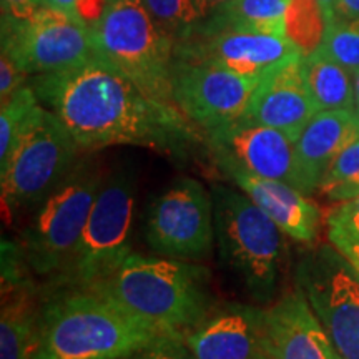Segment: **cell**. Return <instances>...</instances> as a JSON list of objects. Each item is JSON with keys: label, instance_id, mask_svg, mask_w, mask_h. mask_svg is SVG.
<instances>
[{"label": "cell", "instance_id": "cell-1", "mask_svg": "<svg viewBox=\"0 0 359 359\" xmlns=\"http://www.w3.org/2000/svg\"><path fill=\"white\" fill-rule=\"evenodd\" d=\"M29 85L82 150L135 145L182 156L198 140L177 107L147 95L98 53L75 69L30 77Z\"/></svg>", "mask_w": 359, "mask_h": 359}, {"label": "cell", "instance_id": "cell-2", "mask_svg": "<svg viewBox=\"0 0 359 359\" xmlns=\"http://www.w3.org/2000/svg\"><path fill=\"white\" fill-rule=\"evenodd\" d=\"M88 291L110 299L160 334L185 336L212 311L203 266L132 253Z\"/></svg>", "mask_w": 359, "mask_h": 359}, {"label": "cell", "instance_id": "cell-3", "mask_svg": "<svg viewBox=\"0 0 359 359\" xmlns=\"http://www.w3.org/2000/svg\"><path fill=\"white\" fill-rule=\"evenodd\" d=\"M160 333L88 290L43 296L34 359H127Z\"/></svg>", "mask_w": 359, "mask_h": 359}, {"label": "cell", "instance_id": "cell-4", "mask_svg": "<svg viewBox=\"0 0 359 359\" xmlns=\"http://www.w3.org/2000/svg\"><path fill=\"white\" fill-rule=\"evenodd\" d=\"M219 262L251 299L269 303L280 276L283 231L243 190L212 187Z\"/></svg>", "mask_w": 359, "mask_h": 359}, {"label": "cell", "instance_id": "cell-5", "mask_svg": "<svg viewBox=\"0 0 359 359\" xmlns=\"http://www.w3.org/2000/svg\"><path fill=\"white\" fill-rule=\"evenodd\" d=\"M97 53L155 100L173 103L175 39L143 0H103L92 24Z\"/></svg>", "mask_w": 359, "mask_h": 359}, {"label": "cell", "instance_id": "cell-6", "mask_svg": "<svg viewBox=\"0 0 359 359\" xmlns=\"http://www.w3.org/2000/svg\"><path fill=\"white\" fill-rule=\"evenodd\" d=\"M102 173L79 161L69 177L42 200L22 231V250L35 275L55 280L65 271L103 183Z\"/></svg>", "mask_w": 359, "mask_h": 359}, {"label": "cell", "instance_id": "cell-7", "mask_svg": "<svg viewBox=\"0 0 359 359\" xmlns=\"http://www.w3.org/2000/svg\"><path fill=\"white\" fill-rule=\"evenodd\" d=\"M135 203L132 175L103 178L77 248L65 271L52 281V291L90 290L114 275L132 255Z\"/></svg>", "mask_w": 359, "mask_h": 359}, {"label": "cell", "instance_id": "cell-8", "mask_svg": "<svg viewBox=\"0 0 359 359\" xmlns=\"http://www.w3.org/2000/svg\"><path fill=\"white\" fill-rule=\"evenodd\" d=\"M82 148L62 120L40 105L8 163L0 170L2 205L12 215L32 210L79 165Z\"/></svg>", "mask_w": 359, "mask_h": 359}, {"label": "cell", "instance_id": "cell-9", "mask_svg": "<svg viewBox=\"0 0 359 359\" xmlns=\"http://www.w3.org/2000/svg\"><path fill=\"white\" fill-rule=\"evenodd\" d=\"M296 288L325 327L341 359H359V275L334 245L299 259Z\"/></svg>", "mask_w": 359, "mask_h": 359}, {"label": "cell", "instance_id": "cell-10", "mask_svg": "<svg viewBox=\"0 0 359 359\" xmlns=\"http://www.w3.org/2000/svg\"><path fill=\"white\" fill-rule=\"evenodd\" d=\"M0 39L29 77L75 69L97 53L92 27L47 6L24 20L2 17Z\"/></svg>", "mask_w": 359, "mask_h": 359}, {"label": "cell", "instance_id": "cell-11", "mask_svg": "<svg viewBox=\"0 0 359 359\" xmlns=\"http://www.w3.org/2000/svg\"><path fill=\"white\" fill-rule=\"evenodd\" d=\"M145 240L161 257L196 262L210 258L215 238L213 196L195 178H177L148 206Z\"/></svg>", "mask_w": 359, "mask_h": 359}, {"label": "cell", "instance_id": "cell-12", "mask_svg": "<svg viewBox=\"0 0 359 359\" xmlns=\"http://www.w3.org/2000/svg\"><path fill=\"white\" fill-rule=\"evenodd\" d=\"M205 143L224 175L280 180L303 191L296 163L294 142L280 130L241 118L205 132Z\"/></svg>", "mask_w": 359, "mask_h": 359}, {"label": "cell", "instance_id": "cell-13", "mask_svg": "<svg viewBox=\"0 0 359 359\" xmlns=\"http://www.w3.org/2000/svg\"><path fill=\"white\" fill-rule=\"evenodd\" d=\"M258 79L243 77L210 62L175 57L172 95L175 107L205 132L241 118Z\"/></svg>", "mask_w": 359, "mask_h": 359}, {"label": "cell", "instance_id": "cell-14", "mask_svg": "<svg viewBox=\"0 0 359 359\" xmlns=\"http://www.w3.org/2000/svg\"><path fill=\"white\" fill-rule=\"evenodd\" d=\"M294 53L302 52L286 35L245 30L193 29L187 37L175 42L177 58L210 62L243 77L258 80Z\"/></svg>", "mask_w": 359, "mask_h": 359}, {"label": "cell", "instance_id": "cell-15", "mask_svg": "<svg viewBox=\"0 0 359 359\" xmlns=\"http://www.w3.org/2000/svg\"><path fill=\"white\" fill-rule=\"evenodd\" d=\"M318 111L304 80L303 55L294 53L259 77L243 116L296 142Z\"/></svg>", "mask_w": 359, "mask_h": 359}, {"label": "cell", "instance_id": "cell-16", "mask_svg": "<svg viewBox=\"0 0 359 359\" xmlns=\"http://www.w3.org/2000/svg\"><path fill=\"white\" fill-rule=\"evenodd\" d=\"M196 359H264V309L226 303L185 336Z\"/></svg>", "mask_w": 359, "mask_h": 359}, {"label": "cell", "instance_id": "cell-17", "mask_svg": "<svg viewBox=\"0 0 359 359\" xmlns=\"http://www.w3.org/2000/svg\"><path fill=\"white\" fill-rule=\"evenodd\" d=\"M264 344L269 359H341L298 288L264 309Z\"/></svg>", "mask_w": 359, "mask_h": 359}, {"label": "cell", "instance_id": "cell-18", "mask_svg": "<svg viewBox=\"0 0 359 359\" xmlns=\"http://www.w3.org/2000/svg\"><path fill=\"white\" fill-rule=\"evenodd\" d=\"M359 138L354 110L318 111L294 142L296 163L304 195L318 191L323 177L341 151Z\"/></svg>", "mask_w": 359, "mask_h": 359}, {"label": "cell", "instance_id": "cell-19", "mask_svg": "<svg viewBox=\"0 0 359 359\" xmlns=\"http://www.w3.org/2000/svg\"><path fill=\"white\" fill-rule=\"evenodd\" d=\"M228 177L276 223L283 235L299 243H314L318 240L321 212L304 193L280 180L251 177L246 173H231Z\"/></svg>", "mask_w": 359, "mask_h": 359}, {"label": "cell", "instance_id": "cell-20", "mask_svg": "<svg viewBox=\"0 0 359 359\" xmlns=\"http://www.w3.org/2000/svg\"><path fill=\"white\" fill-rule=\"evenodd\" d=\"M43 299L29 280L2 286L0 359H34L39 346Z\"/></svg>", "mask_w": 359, "mask_h": 359}, {"label": "cell", "instance_id": "cell-21", "mask_svg": "<svg viewBox=\"0 0 359 359\" xmlns=\"http://www.w3.org/2000/svg\"><path fill=\"white\" fill-rule=\"evenodd\" d=\"M290 2L291 0H228L215 7L195 29L286 35L285 20Z\"/></svg>", "mask_w": 359, "mask_h": 359}, {"label": "cell", "instance_id": "cell-22", "mask_svg": "<svg viewBox=\"0 0 359 359\" xmlns=\"http://www.w3.org/2000/svg\"><path fill=\"white\" fill-rule=\"evenodd\" d=\"M303 74L318 110H354L353 74L321 48L303 57Z\"/></svg>", "mask_w": 359, "mask_h": 359}, {"label": "cell", "instance_id": "cell-23", "mask_svg": "<svg viewBox=\"0 0 359 359\" xmlns=\"http://www.w3.org/2000/svg\"><path fill=\"white\" fill-rule=\"evenodd\" d=\"M327 24V13L321 0H291L286 11V37L293 42L302 55H309L321 47Z\"/></svg>", "mask_w": 359, "mask_h": 359}, {"label": "cell", "instance_id": "cell-24", "mask_svg": "<svg viewBox=\"0 0 359 359\" xmlns=\"http://www.w3.org/2000/svg\"><path fill=\"white\" fill-rule=\"evenodd\" d=\"M42 103L29 83L17 90L0 110V170L11 160L20 137L29 127Z\"/></svg>", "mask_w": 359, "mask_h": 359}, {"label": "cell", "instance_id": "cell-25", "mask_svg": "<svg viewBox=\"0 0 359 359\" xmlns=\"http://www.w3.org/2000/svg\"><path fill=\"white\" fill-rule=\"evenodd\" d=\"M143 4L175 42L187 37L213 11L210 0H143Z\"/></svg>", "mask_w": 359, "mask_h": 359}, {"label": "cell", "instance_id": "cell-26", "mask_svg": "<svg viewBox=\"0 0 359 359\" xmlns=\"http://www.w3.org/2000/svg\"><path fill=\"white\" fill-rule=\"evenodd\" d=\"M318 191L331 201H349L359 195V138L344 148L323 177Z\"/></svg>", "mask_w": 359, "mask_h": 359}, {"label": "cell", "instance_id": "cell-27", "mask_svg": "<svg viewBox=\"0 0 359 359\" xmlns=\"http://www.w3.org/2000/svg\"><path fill=\"white\" fill-rule=\"evenodd\" d=\"M320 48L351 74L359 70V17L338 15L330 20Z\"/></svg>", "mask_w": 359, "mask_h": 359}, {"label": "cell", "instance_id": "cell-28", "mask_svg": "<svg viewBox=\"0 0 359 359\" xmlns=\"http://www.w3.org/2000/svg\"><path fill=\"white\" fill-rule=\"evenodd\" d=\"M127 359H196L185 343V338L160 334Z\"/></svg>", "mask_w": 359, "mask_h": 359}, {"label": "cell", "instance_id": "cell-29", "mask_svg": "<svg viewBox=\"0 0 359 359\" xmlns=\"http://www.w3.org/2000/svg\"><path fill=\"white\" fill-rule=\"evenodd\" d=\"M327 228L359 241V195L349 201H343L327 215Z\"/></svg>", "mask_w": 359, "mask_h": 359}, {"label": "cell", "instance_id": "cell-30", "mask_svg": "<svg viewBox=\"0 0 359 359\" xmlns=\"http://www.w3.org/2000/svg\"><path fill=\"white\" fill-rule=\"evenodd\" d=\"M29 75L6 52L0 55V102H6L17 90L29 83Z\"/></svg>", "mask_w": 359, "mask_h": 359}, {"label": "cell", "instance_id": "cell-31", "mask_svg": "<svg viewBox=\"0 0 359 359\" xmlns=\"http://www.w3.org/2000/svg\"><path fill=\"white\" fill-rule=\"evenodd\" d=\"M45 7V0H2V17L24 20Z\"/></svg>", "mask_w": 359, "mask_h": 359}, {"label": "cell", "instance_id": "cell-32", "mask_svg": "<svg viewBox=\"0 0 359 359\" xmlns=\"http://www.w3.org/2000/svg\"><path fill=\"white\" fill-rule=\"evenodd\" d=\"M327 236H330L331 245H334L348 258V262L353 264L359 275V241L338 230H331V228H327Z\"/></svg>", "mask_w": 359, "mask_h": 359}, {"label": "cell", "instance_id": "cell-33", "mask_svg": "<svg viewBox=\"0 0 359 359\" xmlns=\"http://www.w3.org/2000/svg\"><path fill=\"white\" fill-rule=\"evenodd\" d=\"M45 6L55 8L58 12H64L67 15L74 17L87 24L85 20V0H45Z\"/></svg>", "mask_w": 359, "mask_h": 359}, {"label": "cell", "instance_id": "cell-34", "mask_svg": "<svg viewBox=\"0 0 359 359\" xmlns=\"http://www.w3.org/2000/svg\"><path fill=\"white\" fill-rule=\"evenodd\" d=\"M339 15L348 19L359 17V0H339Z\"/></svg>", "mask_w": 359, "mask_h": 359}, {"label": "cell", "instance_id": "cell-35", "mask_svg": "<svg viewBox=\"0 0 359 359\" xmlns=\"http://www.w3.org/2000/svg\"><path fill=\"white\" fill-rule=\"evenodd\" d=\"M323 7L327 13V19L333 20L334 17L339 15V0H321Z\"/></svg>", "mask_w": 359, "mask_h": 359}, {"label": "cell", "instance_id": "cell-36", "mask_svg": "<svg viewBox=\"0 0 359 359\" xmlns=\"http://www.w3.org/2000/svg\"><path fill=\"white\" fill-rule=\"evenodd\" d=\"M353 88H354V111L359 115V70L353 72Z\"/></svg>", "mask_w": 359, "mask_h": 359}, {"label": "cell", "instance_id": "cell-37", "mask_svg": "<svg viewBox=\"0 0 359 359\" xmlns=\"http://www.w3.org/2000/svg\"><path fill=\"white\" fill-rule=\"evenodd\" d=\"M224 2H228V0H210V6H212V8H215L218 7L219 4H224Z\"/></svg>", "mask_w": 359, "mask_h": 359}, {"label": "cell", "instance_id": "cell-38", "mask_svg": "<svg viewBox=\"0 0 359 359\" xmlns=\"http://www.w3.org/2000/svg\"><path fill=\"white\" fill-rule=\"evenodd\" d=\"M264 359H269V358H264Z\"/></svg>", "mask_w": 359, "mask_h": 359}, {"label": "cell", "instance_id": "cell-39", "mask_svg": "<svg viewBox=\"0 0 359 359\" xmlns=\"http://www.w3.org/2000/svg\"><path fill=\"white\" fill-rule=\"evenodd\" d=\"M358 118H359V115H358Z\"/></svg>", "mask_w": 359, "mask_h": 359}]
</instances>
